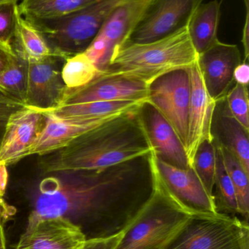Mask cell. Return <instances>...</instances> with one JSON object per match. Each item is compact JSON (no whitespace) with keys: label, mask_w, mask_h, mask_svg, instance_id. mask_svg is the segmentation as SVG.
<instances>
[{"label":"cell","mask_w":249,"mask_h":249,"mask_svg":"<svg viewBox=\"0 0 249 249\" xmlns=\"http://www.w3.org/2000/svg\"><path fill=\"white\" fill-rule=\"evenodd\" d=\"M27 226L67 218L94 225V238L124 232L154 189L152 153L95 171L59 173L42 180Z\"/></svg>","instance_id":"1"},{"label":"cell","mask_w":249,"mask_h":249,"mask_svg":"<svg viewBox=\"0 0 249 249\" xmlns=\"http://www.w3.org/2000/svg\"><path fill=\"white\" fill-rule=\"evenodd\" d=\"M152 152L139 109L109 120L57 151L44 163L43 171L55 174L104 169Z\"/></svg>","instance_id":"2"},{"label":"cell","mask_w":249,"mask_h":249,"mask_svg":"<svg viewBox=\"0 0 249 249\" xmlns=\"http://www.w3.org/2000/svg\"><path fill=\"white\" fill-rule=\"evenodd\" d=\"M197 57L187 26L159 40L147 43L125 42L115 47L102 71L140 80L149 86L171 71L191 68Z\"/></svg>","instance_id":"3"},{"label":"cell","mask_w":249,"mask_h":249,"mask_svg":"<svg viewBox=\"0 0 249 249\" xmlns=\"http://www.w3.org/2000/svg\"><path fill=\"white\" fill-rule=\"evenodd\" d=\"M153 178L152 197L124 231L114 249H167L192 216L170 198L154 172Z\"/></svg>","instance_id":"4"},{"label":"cell","mask_w":249,"mask_h":249,"mask_svg":"<svg viewBox=\"0 0 249 249\" xmlns=\"http://www.w3.org/2000/svg\"><path fill=\"white\" fill-rule=\"evenodd\" d=\"M126 1L95 0L67 16L29 22L43 35L53 51L67 59L84 52L111 13Z\"/></svg>","instance_id":"5"},{"label":"cell","mask_w":249,"mask_h":249,"mask_svg":"<svg viewBox=\"0 0 249 249\" xmlns=\"http://www.w3.org/2000/svg\"><path fill=\"white\" fill-rule=\"evenodd\" d=\"M248 222L217 213L192 216L167 249H249Z\"/></svg>","instance_id":"6"},{"label":"cell","mask_w":249,"mask_h":249,"mask_svg":"<svg viewBox=\"0 0 249 249\" xmlns=\"http://www.w3.org/2000/svg\"><path fill=\"white\" fill-rule=\"evenodd\" d=\"M191 98L190 69L164 74L149 86V100L171 124L184 146H187L188 115Z\"/></svg>","instance_id":"7"},{"label":"cell","mask_w":249,"mask_h":249,"mask_svg":"<svg viewBox=\"0 0 249 249\" xmlns=\"http://www.w3.org/2000/svg\"><path fill=\"white\" fill-rule=\"evenodd\" d=\"M155 177L170 198L192 216L217 213L214 197L211 196L192 168L173 166L153 155Z\"/></svg>","instance_id":"8"},{"label":"cell","mask_w":249,"mask_h":249,"mask_svg":"<svg viewBox=\"0 0 249 249\" xmlns=\"http://www.w3.org/2000/svg\"><path fill=\"white\" fill-rule=\"evenodd\" d=\"M153 0H127L114 10L85 53L102 71L114 48L128 40Z\"/></svg>","instance_id":"9"},{"label":"cell","mask_w":249,"mask_h":249,"mask_svg":"<svg viewBox=\"0 0 249 249\" xmlns=\"http://www.w3.org/2000/svg\"><path fill=\"white\" fill-rule=\"evenodd\" d=\"M203 0H153L127 42L147 43L187 27Z\"/></svg>","instance_id":"10"},{"label":"cell","mask_w":249,"mask_h":249,"mask_svg":"<svg viewBox=\"0 0 249 249\" xmlns=\"http://www.w3.org/2000/svg\"><path fill=\"white\" fill-rule=\"evenodd\" d=\"M149 86L140 80L101 71L82 87H66L58 107L95 102H148Z\"/></svg>","instance_id":"11"},{"label":"cell","mask_w":249,"mask_h":249,"mask_svg":"<svg viewBox=\"0 0 249 249\" xmlns=\"http://www.w3.org/2000/svg\"><path fill=\"white\" fill-rule=\"evenodd\" d=\"M65 60L57 55L41 59L27 60L25 105L40 110L58 106L66 89L61 77V69Z\"/></svg>","instance_id":"12"},{"label":"cell","mask_w":249,"mask_h":249,"mask_svg":"<svg viewBox=\"0 0 249 249\" xmlns=\"http://www.w3.org/2000/svg\"><path fill=\"white\" fill-rule=\"evenodd\" d=\"M241 62L238 47L219 40L198 54L197 64L205 87L216 102L226 97L235 84L234 71Z\"/></svg>","instance_id":"13"},{"label":"cell","mask_w":249,"mask_h":249,"mask_svg":"<svg viewBox=\"0 0 249 249\" xmlns=\"http://www.w3.org/2000/svg\"><path fill=\"white\" fill-rule=\"evenodd\" d=\"M45 124V115L36 108L25 105L13 113L0 144V162L11 165L27 157Z\"/></svg>","instance_id":"14"},{"label":"cell","mask_w":249,"mask_h":249,"mask_svg":"<svg viewBox=\"0 0 249 249\" xmlns=\"http://www.w3.org/2000/svg\"><path fill=\"white\" fill-rule=\"evenodd\" d=\"M190 74L191 98L189 109L186 153L189 165L192 168L193 159L199 146L205 141L213 140L212 122L216 102L211 97L206 90L197 61L190 69Z\"/></svg>","instance_id":"15"},{"label":"cell","mask_w":249,"mask_h":249,"mask_svg":"<svg viewBox=\"0 0 249 249\" xmlns=\"http://www.w3.org/2000/svg\"><path fill=\"white\" fill-rule=\"evenodd\" d=\"M86 241L79 225L59 216L26 226L15 249H80Z\"/></svg>","instance_id":"16"},{"label":"cell","mask_w":249,"mask_h":249,"mask_svg":"<svg viewBox=\"0 0 249 249\" xmlns=\"http://www.w3.org/2000/svg\"><path fill=\"white\" fill-rule=\"evenodd\" d=\"M140 115L154 156L173 166L190 168L185 146L162 115L148 102L140 108Z\"/></svg>","instance_id":"17"},{"label":"cell","mask_w":249,"mask_h":249,"mask_svg":"<svg viewBox=\"0 0 249 249\" xmlns=\"http://www.w3.org/2000/svg\"><path fill=\"white\" fill-rule=\"evenodd\" d=\"M42 112L45 117V126L39 137L29 149L28 156H44L61 150L82 135L93 130L109 120L121 115H111L105 118L83 121H61L45 112Z\"/></svg>","instance_id":"18"},{"label":"cell","mask_w":249,"mask_h":249,"mask_svg":"<svg viewBox=\"0 0 249 249\" xmlns=\"http://www.w3.org/2000/svg\"><path fill=\"white\" fill-rule=\"evenodd\" d=\"M212 136L216 143L225 146L236 157L249 174V132L234 118L225 97L216 102Z\"/></svg>","instance_id":"19"},{"label":"cell","mask_w":249,"mask_h":249,"mask_svg":"<svg viewBox=\"0 0 249 249\" xmlns=\"http://www.w3.org/2000/svg\"><path fill=\"white\" fill-rule=\"evenodd\" d=\"M146 102L133 101L95 102L57 107L46 110H39L66 121H83L105 118L138 110Z\"/></svg>","instance_id":"20"},{"label":"cell","mask_w":249,"mask_h":249,"mask_svg":"<svg viewBox=\"0 0 249 249\" xmlns=\"http://www.w3.org/2000/svg\"><path fill=\"white\" fill-rule=\"evenodd\" d=\"M220 9L221 4L218 0L202 3L190 18L187 31L197 54L204 52L219 41Z\"/></svg>","instance_id":"21"},{"label":"cell","mask_w":249,"mask_h":249,"mask_svg":"<svg viewBox=\"0 0 249 249\" xmlns=\"http://www.w3.org/2000/svg\"><path fill=\"white\" fill-rule=\"evenodd\" d=\"M95 0H21L20 15L29 21L58 18L74 13Z\"/></svg>","instance_id":"22"},{"label":"cell","mask_w":249,"mask_h":249,"mask_svg":"<svg viewBox=\"0 0 249 249\" xmlns=\"http://www.w3.org/2000/svg\"><path fill=\"white\" fill-rule=\"evenodd\" d=\"M13 46L15 51L27 60L41 59L57 55L51 49L43 35L20 13L18 17Z\"/></svg>","instance_id":"23"},{"label":"cell","mask_w":249,"mask_h":249,"mask_svg":"<svg viewBox=\"0 0 249 249\" xmlns=\"http://www.w3.org/2000/svg\"><path fill=\"white\" fill-rule=\"evenodd\" d=\"M235 189L240 216L248 222L249 216V174L246 172L236 157L226 147L216 143ZM249 223V222H248Z\"/></svg>","instance_id":"24"},{"label":"cell","mask_w":249,"mask_h":249,"mask_svg":"<svg viewBox=\"0 0 249 249\" xmlns=\"http://www.w3.org/2000/svg\"><path fill=\"white\" fill-rule=\"evenodd\" d=\"M27 78V60L16 51L14 58L0 72V91L25 105Z\"/></svg>","instance_id":"25"},{"label":"cell","mask_w":249,"mask_h":249,"mask_svg":"<svg viewBox=\"0 0 249 249\" xmlns=\"http://www.w3.org/2000/svg\"><path fill=\"white\" fill-rule=\"evenodd\" d=\"M216 165L214 184L216 194L213 195V196L217 212L222 214L236 216L241 219L233 184L225 168L220 151L216 145Z\"/></svg>","instance_id":"26"},{"label":"cell","mask_w":249,"mask_h":249,"mask_svg":"<svg viewBox=\"0 0 249 249\" xmlns=\"http://www.w3.org/2000/svg\"><path fill=\"white\" fill-rule=\"evenodd\" d=\"M101 70L84 52L69 57L61 69V77L67 89L82 87L90 83Z\"/></svg>","instance_id":"27"},{"label":"cell","mask_w":249,"mask_h":249,"mask_svg":"<svg viewBox=\"0 0 249 249\" xmlns=\"http://www.w3.org/2000/svg\"><path fill=\"white\" fill-rule=\"evenodd\" d=\"M216 165V148L214 141H205L196 151L192 168L203 183L208 193L213 197H214Z\"/></svg>","instance_id":"28"},{"label":"cell","mask_w":249,"mask_h":249,"mask_svg":"<svg viewBox=\"0 0 249 249\" xmlns=\"http://www.w3.org/2000/svg\"><path fill=\"white\" fill-rule=\"evenodd\" d=\"M248 87L235 83L226 95L225 99L234 118L249 132Z\"/></svg>","instance_id":"29"},{"label":"cell","mask_w":249,"mask_h":249,"mask_svg":"<svg viewBox=\"0 0 249 249\" xmlns=\"http://www.w3.org/2000/svg\"><path fill=\"white\" fill-rule=\"evenodd\" d=\"M19 2L11 1L0 4V45L14 50L13 44L19 17Z\"/></svg>","instance_id":"30"},{"label":"cell","mask_w":249,"mask_h":249,"mask_svg":"<svg viewBox=\"0 0 249 249\" xmlns=\"http://www.w3.org/2000/svg\"><path fill=\"white\" fill-rule=\"evenodd\" d=\"M24 106L19 101L10 98L0 99V144L10 116Z\"/></svg>","instance_id":"31"},{"label":"cell","mask_w":249,"mask_h":249,"mask_svg":"<svg viewBox=\"0 0 249 249\" xmlns=\"http://www.w3.org/2000/svg\"><path fill=\"white\" fill-rule=\"evenodd\" d=\"M124 232L106 238H91L85 241L80 249H114L119 242Z\"/></svg>","instance_id":"32"},{"label":"cell","mask_w":249,"mask_h":249,"mask_svg":"<svg viewBox=\"0 0 249 249\" xmlns=\"http://www.w3.org/2000/svg\"><path fill=\"white\" fill-rule=\"evenodd\" d=\"M234 80L235 83L249 86V65L248 61H244L235 68L234 71Z\"/></svg>","instance_id":"33"},{"label":"cell","mask_w":249,"mask_h":249,"mask_svg":"<svg viewBox=\"0 0 249 249\" xmlns=\"http://www.w3.org/2000/svg\"><path fill=\"white\" fill-rule=\"evenodd\" d=\"M246 5V18L243 29L242 44L244 46V61H248L249 57V0H244Z\"/></svg>","instance_id":"34"},{"label":"cell","mask_w":249,"mask_h":249,"mask_svg":"<svg viewBox=\"0 0 249 249\" xmlns=\"http://www.w3.org/2000/svg\"><path fill=\"white\" fill-rule=\"evenodd\" d=\"M16 213V208L6 203L3 197L0 196V221L4 224L13 217Z\"/></svg>","instance_id":"35"},{"label":"cell","mask_w":249,"mask_h":249,"mask_svg":"<svg viewBox=\"0 0 249 249\" xmlns=\"http://www.w3.org/2000/svg\"><path fill=\"white\" fill-rule=\"evenodd\" d=\"M16 55L14 50H9L0 45V72L3 71L10 64Z\"/></svg>","instance_id":"36"},{"label":"cell","mask_w":249,"mask_h":249,"mask_svg":"<svg viewBox=\"0 0 249 249\" xmlns=\"http://www.w3.org/2000/svg\"><path fill=\"white\" fill-rule=\"evenodd\" d=\"M7 166L4 162H0V196L2 197L5 194L8 183V171Z\"/></svg>","instance_id":"37"},{"label":"cell","mask_w":249,"mask_h":249,"mask_svg":"<svg viewBox=\"0 0 249 249\" xmlns=\"http://www.w3.org/2000/svg\"><path fill=\"white\" fill-rule=\"evenodd\" d=\"M4 225H0V249H7Z\"/></svg>","instance_id":"38"},{"label":"cell","mask_w":249,"mask_h":249,"mask_svg":"<svg viewBox=\"0 0 249 249\" xmlns=\"http://www.w3.org/2000/svg\"><path fill=\"white\" fill-rule=\"evenodd\" d=\"M21 0H0V4L4 3L11 2V1H16V2H20Z\"/></svg>","instance_id":"39"},{"label":"cell","mask_w":249,"mask_h":249,"mask_svg":"<svg viewBox=\"0 0 249 249\" xmlns=\"http://www.w3.org/2000/svg\"><path fill=\"white\" fill-rule=\"evenodd\" d=\"M1 98H10L9 97V96H6L5 94H4V93H2V92L0 91V99ZM10 99H12V98H10ZM16 100V99H15Z\"/></svg>","instance_id":"40"},{"label":"cell","mask_w":249,"mask_h":249,"mask_svg":"<svg viewBox=\"0 0 249 249\" xmlns=\"http://www.w3.org/2000/svg\"><path fill=\"white\" fill-rule=\"evenodd\" d=\"M0 225H4V223H3V222H1V221H0Z\"/></svg>","instance_id":"41"}]
</instances>
